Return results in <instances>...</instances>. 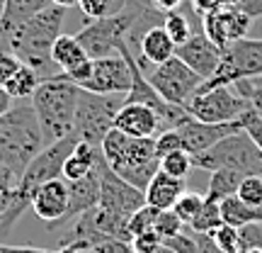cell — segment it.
<instances>
[{
	"label": "cell",
	"mask_w": 262,
	"mask_h": 253,
	"mask_svg": "<svg viewBox=\"0 0 262 253\" xmlns=\"http://www.w3.org/2000/svg\"><path fill=\"white\" fill-rule=\"evenodd\" d=\"M114 127L124 131L126 137H134V139L158 137L163 131V122H160L158 112L141 103H124L122 110L114 117Z\"/></svg>",
	"instance_id": "e0dca14e"
},
{
	"label": "cell",
	"mask_w": 262,
	"mask_h": 253,
	"mask_svg": "<svg viewBox=\"0 0 262 253\" xmlns=\"http://www.w3.org/2000/svg\"><path fill=\"white\" fill-rule=\"evenodd\" d=\"M124 103H126V95L124 93L102 95V93H90V90L80 88L78 107H75L73 134L80 141L100 146L104 134L114 127V117L122 110Z\"/></svg>",
	"instance_id": "5b68a950"
},
{
	"label": "cell",
	"mask_w": 262,
	"mask_h": 253,
	"mask_svg": "<svg viewBox=\"0 0 262 253\" xmlns=\"http://www.w3.org/2000/svg\"><path fill=\"white\" fill-rule=\"evenodd\" d=\"M78 8L83 10V15L88 20H100L119 12L122 5H117L114 0H78Z\"/></svg>",
	"instance_id": "4dcf8cb0"
},
{
	"label": "cell",
	"mask_w": 262,
	"mask_h": 253,
	"mask_svg": "<svg viewBox=\"0 0 262 253\" xmlns=\"http://www.w3.org/2000/svg\"><path fill=\"white\" fill-rule=\"evenodd\" d=\"M253 17L238 8H214L202 15V32L224 51L228 44L248 37Z\"/></svg>",
	"instance_id": "8fae6325"
},
{
	"label": "cell",
	"mask_w": 262,
	"mask_h": 253,
	"mask_svg": "<svg viewBox=\"0 0 262 253\" xmlns=\"http://www.w3.org/2000/svg\"><path fill=\"white\" fill-rule=\"evenodd\" d=\"M0 253H58V248L49 251V248H37V246H10L0 241Z\"/></svg>",
	"instance_id": "ee69618b"
},
{
	"label": "cell",
	"mask_w": 262,
	"mask_h": 253,
	"mask_svg": "<svg viewBox=\"0 0 262 253\" xmlns=\"http://www.w3.org/2000/svg\"><path fill=\"white\" fill-rule=\"evenodd\" d=\"M114 173L131 183L134 188L146 190L153 176L160 170V156L156 151V137H143V139H134L129 137V144L124 149L122 161L114 166Z\"/></svg>",
	"instance_id": "30bf717a"
},
{
	"label": "cell",
	"mask_w": 262,
	"mask_h": 253,
	"mask_svg": "<svg viewBox=\"0 0 262 253\" xmlns=\"http://www.w3.org/2000/svg\"><path fill=\"white\" fill-rule=\"evenodd\" d=\"M78 93H80V88L73 81H68L66 73H58L54 78L41 81L34 95L29 98L47 144L73 134Z\"/></svg>",
	"instance_id": "3957f363"
},
{
	"label": "cell",
	"mask_w": 262,
	"mask_h": 253,
	"mask_svg": "<svg viewBox=\"0 0 262 253\" xmlns=\"http://www.w3.org/2000/svg\"><path fill=\"white\" fill-rule=\"evenodd\" d=\"M192 168H194L192 156H189L185 149L170 151V153H165V156H160V170H163V173H168V176H175V178L185 180Z\"/></svg>",
	"instance_id": "83f0119b"
},
{
	"label": "cell",
	"mask_w": 262,
	"mask_h": 253,
	"mask_svg": "<svg viewBox=\"0 0 262 253\" xmlns=\"http://www.w3.org/2000/svg\"><path fill=\"white\" fill-rule=\"evenodd\" d=\"M221 49L216 47L211 39L206 37L202 29H194V34L185 42V44H180L178 49H175V56L182 59L185 64L194 71V73H199L202 78H211L214 75V71L219 68V64H221Z\"/></svg>",
	"instance_id": "9a60e30c"
},
{
	"label": "cell",
	"mask_w": 262,
	"mask_h": 253,
	"mask_svg": "<svg viewBox=\"0 0 262 253\" xmlns=\"http://www.w3.org/2000/svg\"><path fill=\"white\" fill-rule=\"evenodd\" d=\"M49 5H51V0H5V10L0 15V34L8 42V37L25 20H29Z\"/></svg>",
	"instance_id": "ffe728a7"
},
{
	"label": "cell",
	"mask_w": 262,
	"mask_h": 253,
	"mask_svg": "<svg viewBox=\"0 0 262 253\" xmlns=\"http://www.w3.org/2000/svg\"><path fill=\"white\" fill-rule=\"evenodd\" d=\"M178 149H182V139H180L178 129H165L156 137V151H158V156H165V153L178 151Z\"/></svg>",
	"instance_id": "ab89813d"
},
{
	"label": "cell",
	"mask_w": 262,
	"mask_h": 253,
	"mask_svg": "<svg viewBox=\"0 0 262 253\" xmlns=\"http://www.w3.org/2000/svg\"><path fill=\"white\" fill-rule=\"evenodd\" d=\"M202 205H204V195H199V192H189V190H185L182 195H180V200L175 202V207H172V212L182 219V224H192V219H194L196 215H199V209H202Z\"/></svg>",
	"instance_id": "f1b7e54d"
},
{
	"label": "cell",
	"mask_w": 262,
	"mask_h": 253,
	"mask_svg": "<svg viewBox=\"0 0 262 253\" xmlns=\"http://www.w3.org/2000/svg\"><path fill=\"white\" fill-rule=\"evenodd\" d=\"M153 8H158L160 12H170V10H178L182 5V0H150Z\"/></svg>",
	"instance_id": "bcb514c9"
},
{
	"label": "cell",
	"mask_w": 262,
	"mask_h": 253,
	"mask_svg": "<svg viewBox=\"0 0 262 253\" xmlns=\"http://www.w3.org/2000/svg\"><path fill=\"white\" fill-rule=\"evenodd\" d=\"M22 61H19L15 54H10L5 49H0V88H5V83L10 81V75L17 71Z\"/></svg>",
	"instance_id": "60d3db41"
},
{
	"label": "cell",
	"mask_w": 262,
	"mask_h": 253,
	"mask_svg": "<svg viewBox=\"0 0 262 253\" xmlns=\"http://www.w3.org/2000/svg\"><path fill=\"white\" fill-rule=\"evenodd\" d=\"M51 59L61 68V73H71L73 68L83 66L85 61H90L88 51L83 49V44L78 42L75 34H58V39L51 47Z\"/></svg>",
	"instance_id": "44dd1931"
},
{
	"label": "cell",
	"mask_w": 262,
	"mask_h": 253,
	"mask_svg": "<svg viewBox=\"0 0 262 253\" xmlns=\"http://www.w3.org/2000/svg\"><path fill=\"white\" fill-rule=\"evenodd\" d=\"M245 173L233 168H219L211 170V178H209V188H206V200H214V202H221L226 197L238 195V188L243 183Z\"/></svg>",
	"instance_id": "cb8c5ba5"
},
{
	"label": "cell",
	"mask_w": 262,
	"mask_h": 253,
	"mask_svg": "<svg viewBox=\"0 0 262 253\" xmlns=\"http://www.w3.org/2000/svg\"><path fill=\"white\" fill-rule=\"evenodd\" d=\"M175 49L178 47H175V42H172L170 34L165 32V27H163V25H156V27H150L148 32L143 34V39H141L136 61H139L141 71L148 73V68L165 64L168 59L175 56Z\"/></svg>",
	"instance_id": "ac0fdd59"
},
{
	"label": "cell",
	"mask_w": 262,
	"mask_h": 253,
	"mask_svg": "<svg viewBox=\"0 0 262 253\" xmlns=\"http://www.w3.org/2000/svg\"><path fill=\"white\" fill-rule=\"evenodd\" d=\"M238 197L248 205H262V176H245L238 188Z\"/></svg>",
	"instance_id": "836d02e7"
},
{
	"label": "cell",
	"mask_w": 262,
	"mask_h": 253,
	"mask_svg": "<svg viewBox=\"0 0 262 253\" xmlns=\"http://www.w3.org/2000/svg\"><path fill=\"white\" fill-rule=\"evenodd\" d=\"M192 163L194 168L209 170V173L219 168H233L245 176H262V149L241 127L221 141H216L211 149L192 156Z\"/></svg>",
	"instance_id": "277c9868"
},
{
	"label": "cell",
	"mask_w": 262,
	"mask_h": 253,
	"mask_svg": "<svg viewBox=\"0 0 262 253\" xmlns=\"http://www.w3.org/2000/svg\"><path fill=\"white\" fill-rule=\"evenodd\" d=\"M224 224V217H221V202H214V200H206L204 197V205L199 209V215L192 219L189 229L192 231H204V234H211L214 229Z\"/></svg>",
	"instance_id": "4316f807"
},
{
	"label": "cell",
	"mask_w": 262,
	"mask_h": 253,
	"mask_svg": "<svg viewBox=\"0 0 262 253\" xmlns=\"http://www.w3.org/2000/svg\"><path fill=\"white\" fill-rule=\"evenodd\" d=\"M180 139H182V149L187 151L189 156H196L202 151L211 149L216 141H221L224 137H228L231 131L241 129V122H231V124H209V122H199L189 114L185 122H180L178 127Z\"/></svg>",
	"instance_id": "5bb4252c"
},
{
	"label": "cell",
	"mask_w": 262,
	"mask_h": 253,
	"mask_svg": "<svg viewBox=\"0 0 262 253\" xmlns=\"http://www.w3.org/2000/svg\"><path fill=\"white\" fill-rule=\"evenodd\" d=\"M194 239H196V253H224L219 246H216V241H214V236L211 234L194 231Z\"/></svg>",
	"instance_id": "7bdbcfd3"
},
{
	"label": "cell",
	"mask_w": 262,
	"mask_h": 253,
	"mask_svg": "<svg viewBox=\"0 0 262 253\" xmlns=\"http://www.w3.org/2000/svg\"><path fill=\"white\" fill-rule=\"evenodd\" d=\"M12 103H15V100H12V98L5 93V88H0V114L8 112L10 107H12Z\"/></svg>",
	"instance_id": "c3c4849f"
},
{
	"label": "cell",
	"mask_w": 262,
	"mask_h": 253,
	"mask_svg": "<svg viewBox=\"0 0 262 253\" xmlns=\"http://www.w3.org/2000/svg\"><path fill=\"white\" fill-rule=\"evenodd\" d=\"M66 15H68V8L51 3L49 8L39 10L37 15L25 20L5 42V49L10 54H15L25 66L34 68L41 81L61 73V68L51 59V47L63 29Z\"/></svg>",
	"instance_id": "6da1fadb"
},
{
	"label": "cell",
	"mask_w": 262,
	"mask_h": 253,
	"mask_svg": "<svg viewBox=\"0 0 262 253\" xmlns=\"http://www.w3.org/2000/svg\"><path fill=\"white\" fill-rule=\"evenodd\" d=\"M238 122H241V127H243L248 134H250V139H253L255 144L262 149V117L260 114L255 112L253 107H248V110L241 114V120H238Z\"/></svg>",
	"instance_id": "74e56055"
},
{
	"label": "cell",
	"mask_w": 262,
	"mask_h": 253,
	"mask_svg": "<svg viewBox=\"0 0 262 253\" xmlns=\"http://www.w3.org/2000/svg\"><path fill=\"white\" fill-rule=\"evenodd\" d=\"M250 81H253V83H262V75L260 78H250Z\"/></svg>",
	"instance_id": "db71d44e"
},
{
	"label": "cell",
	"mask_w": 262,
	"mask_h": 253,
	"mask_svg": "<svg viewBox=\"0 0 262 253\" xmlns=\"http://www.w3.org/2000/svg\"><path fill=\"white\" fill-rule=\"evenodd\" d=\"M150 85L158 90V95L163 100H168L172 105H185L189 103V98L199 90V85L204 83V78L199 73H194L182 59L172 56L165 64L153 66L148 73Z\"/></svg>",
	"instance_id": "9c48e42d"
},
{
	"label": "cell",
	"mask_w": 262,
	"mask_h": 253,
	"mask_svg": "<svg viewBox=\"0 0 262 253\" xmlns=\"http://www.w3.org/2000/svg\"><path fill=\"white\" fill-rule=\"evenodd\" d=\"M44 146L47 139L32 103L27 105L19 100L0 114V163L8 166L17 178Z\"/></svg>",
	"instance_id": "7a4b0ae2"
},
{
	"label": "cell",
	"mask_w": 262,
	"mask_h": 253,
	"mask_svg": "<svg viewBox=\"0 0 262 253\" xmlns=\"http://www.w3.org/2000/svg\"><path fill=\"white\" fill-rule=\"evenodd\" d=\"M80 88H83V90H90V93H102V95H112V93L126 95L131 90L129 61H126L122 54L93 59L90 78H88Z\"/></svg>",
	"instance_id": "7c38bea8"
},
{
	"label": "cell",
	"mask_w": 262,
	"mask_h": 253,
	"mask_svg": "<svg viewBox=\"0 0 262 253\" xmlns=\"http://www.w3.org/2000/svg\"><path fill=\"white\" fill-rule=\"evenodd\" d=\"M102 156L100 146H93L88 141H78L75 149L71 151V156L66 159V166H63V178L71 183V180H78L88 176L90 170L97 166V161Z\"/></svg>",
	"instance_id": "7402d4cb"
},
{
	"label": "cell",
	"mask_w": 262,
	"mask_h": 253,
	"mask_svg": "<svg viewBox=\"0 0 262 253\" xmlns=\"http://www.w3.org/2000/svg\"><path fill=\"white\" fill-rule=\"evenodd\" d=\"M185 190H187V185H185L182 178H175V176H168V173L158 170L148 183V188L143 190L146 192V205L156 207V209H172Z\"/></svg>",
	"instance_id": "d6986e66"
},
{
	"label": "cell",
	"mask_w": 262,
	"mask_h": 253,
	"mask_svg": "<svg viewBox=\"0 0 262 253\" xmlns=\"http://www.w3.org/2000/svg\"><path fill=\"white\" fill-rule=\"evenodd\" d=\"M158 212L160 209H156V207H150V205H143L141 209H136V212L129 217V234H131V239H134V236H139V234H143V231H148V229H153Z\"/></svg>",
	"instance_id": "f546056e"
},
{
	"label": "cell",
	"mask_w": 262,
	"mask_h": 253,
	"mask_svg": "<svg viewBox=\"0 0 262 253\" xmlns=\"http://www.w3.org/2000/svg\"><path fill=\"white\" fill-rule=\"evenodd\" d=\"M262 75V39H238L228 44L221 54V64L211 78L199 85V90H211L219 85H233L243 78H260Z\"/></svg>",
	"instance_id": "8992f818"
},
{
	"label": "cell",
	"mask_w": 262,
	"mask_h": 253,
	"mask_svg": "<svg viewBox=\"0 0 262 253\" xmlns=\"http://www.w3.org/2000/svg\"><path fill=\"white\" fill-rule=\"evenodd\" d=\"M241 0H214V8H238Z\"/></svg>",
	"instance_id": "681fc988"
},
{
	"label": "cell",
	"mask_w": 262,
	"mask_h": 253,
	"mask_svg": "<svg viewBox=\"0 0 262 253\" xmlns=\"http://www.w3.org/2000/svg\"><path fill=\"white\" fill-rule=\"evenodd\" d=\"M0 239H3V229H0Z\"/></svg>",
	"instance_id": "11a10c76"
},
{
	"label": "cell",
	"mask_w": 262,
	"mask_h": 253,
	"mask_svg": "<svg viewBox=\"0 0 262 253\" xmlns=\"http://www.w3.org/2000/svg\"><path fill=\"white\" fill-rule=\"evenodd\" d=\"M211 236H214L216 246L221 248L224 253H238L241 251V236H238V229L231 224H221L219 229H214L211 231Z\"/></svg>",
	"instance_id": "1f68e13d"
},
{
	"label": "cell",
	"mask_w": 262,
	"mask_h": 253,
	"mask_svg": "<svg viewBox=\"0 0 262 253\" xmlns=\"http://www.w3.org/2000/svg\"><path fill=\"white\" fill-rule=\"evenodd\" d=\"M78 141L80 139H78L75 134L63 137V139H58V141H51V144H47L34 159L29 161V166L25 168V173L19 176V183H17V192L22 197H27L29 207H32V195H34V190H37L39 185H44L49 180L63 176L66 159L71 156V151L75 149Z\"/></svg>",
	"instance_id": "ba28073f"
},
{
	"label": "cell",
	"mask_w": 262,
	"mask_h": 253,
	"mask_svg": "<svg viewBox=\"0 0 262 253\" xmlns=\"http://www.w3.org/2000/svg\"><path fill=\"white\" fill-rule=\"evenodd\" d=\"M192 3V8L199 12V15H204L209 10H214V0H189Z\"/></svg>",
	"instance_id": "7dc6e473"
},
{
	"label": "cell",
	"mask_w": 262,
	"mask_h": 253,
	"mask_svg": "<svg viewBox=\"0 0 262 253\" xmlns=\"http://www.w3.org/2000/svg\"><path fill=\"white\" fill-rule=\"evenodd\" d=\"M182 3H185V0H182ZM163 27H165V32L170 34V39L175 42V47L185 44V42L194 34V29H202V27H192V22H189V10H185L182 5H180L178 10L165 12Z\"/></svg>",
	"instance_id": "484cf974"
},
{
	"label": "cell",
	"mask_w": 262,
	"mask_h": 253,
	"mask_svg": "<svg viewBox=\"0 0 262 253\" xmlns=\"http://www.w3.org/2000/svg\"><path fill=\"white\" fill-rule=\"evenodd\" d=\"M156 253H172V251H168V248H165V246H163V248H160V251H156Z\"/></svg>",
	"instance_id": "f5cc1de1"
},
{
	"label": "cell",
	"mask_w": 262,
	"mask_h": 253,
	"mask_svg": "<svg viewBox=\"0 0 262 253\" xmlns=\"http://www.w3.org/2000/svg\"><path fill=\"white\" fill-rule=\"evenodd\" d=\"M131 248H134V253H156L163 248V236L156 229H148V231L131 239Z\"/></svg>",
	"instance_id": "d590c367"
},
{
	"label": "cell",
	"mask_w": 262,
	"mask_h": 253,
	"mask_svg": "<svg viewBox=\"0 0 262 253\" xmlns=\"http://www.w3.org/2000/svg\"><path fill=\"white\" fill-rule=\"evenodd\" d=\"M90 253H134V248L129 241H122V239H104L100 244H95Z\"/></svg>",
	"instance_id": "b9f144b4"
},
{
	"label": "cell",
	"mask_w": 262,
	"mask_h": 253,
	"mask_svg": "<svg viewBox=\"0 0 262 253\" xmlns=\"http://www.w3.org/2000/svg\"><path fill=\"white\" fill-rule=\"evenodd\" d=\"M250 107V100L235 93L233 85H219L211 90H196L185 105L194 120L209 124H231L238 122L241 114Z\"/></svg>",
	"instance_id": "52a82bcc"
},
{
	"label": "cell",
	"mask_w": 262,
	"mask_h": 253,
	"mask_svg": "<svg viewBox=\"0 0 262 253\" xmlns=\"http://www.w3.org/2000/svg\"><path fill=\"white\" fill-rule=\"evenodd\" d=\"M54 5H61V8H75L78 5V0H51Z\"/></svg>",
	"instance_id": "f907efd6"
},
{
	"label": "cell",
	"mask_w": 262,
	"mask_h": 253,
	"mask_svg": "<svg viewBox=\"0 0 262 253\" xmlns=\"http://www.w3.org/2000/svg\"><path fill=\"white\" fill-rule=\"evenodd\" d=\"M39 83H41V78H39V73L34 71V68H29V66H19L15 73L10 75V81L5 83V93L12 98V100H29L32 95H34V90L39 88Z\"/></svg>",
	"instance_id": "d4e9b609"
},
{
	"label": "cell",
	"mask_w": 262,
	"mask_h": 253,
	"mask_svg": "<svg viewBox=\"0 0 262 253\" xmlns=\"http://www.w3.org/2000/svg\"><path fill=\"white\" fill-rule=\"evenodd\" d=\"M238 236H241V251H248V248H260L262 251V224L241 226V229H238Z\"/></svg>",
	"instance_id": "f35d334b"
},
{
	"label": "cell",
	"mask_w": 262,
	"mask_h": 253,
	"mask_svg": "<svg viewBox=\"0 0 262 253\" xmlns=\"http://www.w3.org/2000/svg\"><path fill=\"white\" fill-rule=\"evenodd\" d=\"M221 217L235 229L245 224H262V205H248L238 195H231L221 200Z\"/></svg>",
	"instance_id": "603a6c76"
},
{
	"label": "cell",
	"mask_w": 262,
	"mask_h": 253,
	"mask_svg": "<svg viewBox=\"0 0 262 253\" xmlns=\"http://www.w3.org/2000/svg\"><path fill=\"white\" fill-rule=\"evenodd\" d=\"M107 166L104 156H100L97 166H95L88 176L78 180H71L68 183V190H71V200H68V212H66V222H73L75 217H80L83 212H88L90 207H95L100 202V188H102V170Z\"/></svg>",
	"instance_id": "2e32d148"
},
{
	"label": "cell",
	"mask_w": 262,
	"mask_h": 253,
	"mask_svg": "<svg viewBox=\"0 0 262 253\" xmlns=\"http://www.w3.org/2000/svg\"><path fill=\"white\" fill-rule=\"evenodd\" d=\"M163 246L172 253H196L194 231H192V234H187V231H178V234L163 239Z\"/></svg>",
	"instance_id": "8d00e7d4"
},
{
	"label": "cell",
	"mask_w": 262,
	"mask_h": 253,
	"mask_svg": "<svg viewBox=\"0 0 262 253\" xmlns=\"http://www.w3.org/2000/svg\"><path fill=\"white\" fill-rule=\"evenodd\" d=\"M182 219H180L172 209H160L158 217H156V224H153V229L158 231L163 239H168V236L178 234V231H182Z\"/></svg>",
	"instance_id": "d6a6232c"
},
{
	"label": "cell",
	"mask_w": 262,
	"mask_h": 253,
	"mask_svg": "<svg viewBox=\"0 0 262 253\" xmlns=\"http://www.w3.org/2000/svg\"><path fill=\"white\" fill-rule=\"evenodd\" d=\"M68 200H71V190H68V180L61 176V178H54L39 185L32 195V209L34 215L47 222L49 229H58L63 226L66 212H68Z\"/></svg>",
	"instance_id": "4fadbf2b"
},
{
	"label": "cell",
	"mask_w": 262,
	"mask_h": 253,
	"mask_svg": "<svg viewBox=\"0 0 262 253\" xmlns=\"http://www.w3.org/2000/svg\"><path fill=\"white\" fill-rule=\"evenodd\" d=\"M3 10H5V0H0V15H3Z\"/></svg>",
	"instance_id": "816d5d0a"
},
{
	"label": "cell",
	"mask_w": 262,
	"mask_h": 253,
	"mask_svg": "<svg viewBox=\"0 0 262 253\" xmlns=\"http://www.w3.org/2000/svg\"><path fill=\"white\" fill-rule=\"evenodd\" d=\"M15 200V190H3L0 188V215H5Z\"/></svg>",
	"instance_id": "f6af8a7d"
},
{
	"label": "cell",
	"mask_w": 262,
	"mask_h": 253,
	"mask_svg": "<svg viewBox=\"0 0 262 253\" xmlns=\"http://www.w3.org/2000/svg\"><path fill=\"white\" fill-rule=\"evenodd\" d=\"M233 88L238 95H243V98L250 100V107L262 117V83H253L250 78H243V81L233 83Z\"/></svg>",
	"instance_id": "e575fe53"
}]
</instances>
